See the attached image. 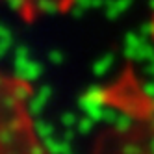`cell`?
<instances>
[{"mask_svg":"<svg viewBox=\"0 0 154 154\" xmlns=\"http://www.w3.org/2000/svg\"><path fill=\"white\" fill-rule=\"evenodd\" d=\"M78 0H0V8L17 23L34 26L69 13Z\"/></svg>","mask_w":154,"mask_h":154,"instance_id":"cell-2","label":"cell"},{"mask_svg":"<svg viewBox=\"0 0 154 154\" xmlns=\"http://www.w3.org/2000/svg\"><path fill=\"white\" fill-rule=\"evenodd\" d=\"M149 34H150V41H152V45H154V8H152L150 19H149Z\"/></svg>","mask_w":154,"mask_h":154,"instance_id":"cell-3","label":"cell"},{"mask_svg":"<svg viewBox=\"0 0 154 154\" xmlns=\"http://www.w3.org/2000/svg\"><path fill=\"white\" fill-rule=\"evenodd\" d=\"M34 112L28 80L0 71V154H50Z\"/></svg>","mask_w":154,"mask_h":154,"instance_id":"cell-1","label":"cell"}]
</instances>
